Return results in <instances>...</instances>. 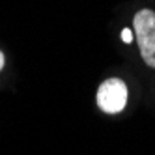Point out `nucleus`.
Returning a JSON list of instances; mask_svg holds the SVG:
<instances>
[{"label":"nucleus","instance_id":"nucleus-2","mask_svg":"<svg viewBox=\"0 0 155 155\" xmlns=\"http://www.w3.org/2000/svg\"><path fill=\"white\" fill-rule=\"evenodd\" d=\"M127 105V86L120 79L105 81L97 90V107L108 114H116Z\"/></svg>","mask_w":155,"mask_h":155},{"label":"nucleus","instance_id":"nucleus-1","mask_svg":"<svg viewBox=\"0 0 155 155\" xmlns=\"http://www.w3.org/2000/svg\"><path fill=\"white\" fill-rule=\"evenodd\" d=\"M133 26H135V34H137L142 60L150 68H155V12L140 9L135 15Z\"/></svg>","mask_w":155,"mask_h":155},{"label":"nucleus","instance_id":"nucleus-4","mask_svg":"<svg viewBox=\"0 0 155 155\" xmlns=\"http://www.w3.org/2000/svg\"><path fill=\"white\" fill-rule=\"evenodd\" d=\"M4 68V56H2V52H0V69Z\"/></svg>","mask_w":155,"mask_h":155},{"label":"nucleus","instance_id":"nucleus-3","mask_svg":"<svg viewBox=\"0 0 155 155\" xmlns=\"http://www.w3.org/2000/svg\"><path fill=\"white\" fill-rule=\"evenodd\" d=\"M121 39H124L125 43H131L133 41V32L129 28H124V30H121Z\"/></svg>","mask_w":155,"mask_h":155}]
</instances>
